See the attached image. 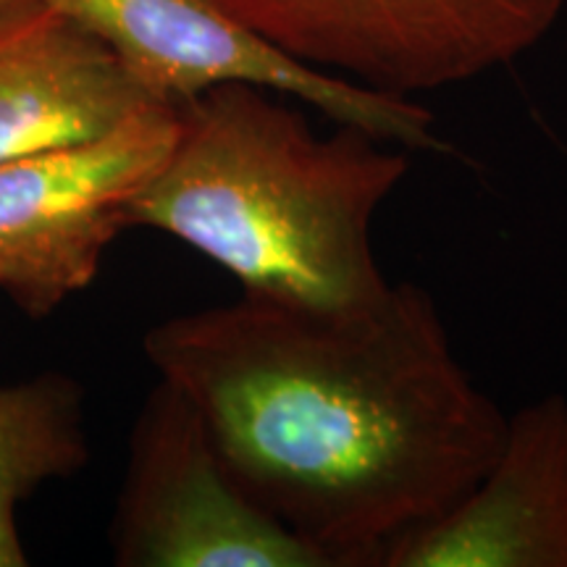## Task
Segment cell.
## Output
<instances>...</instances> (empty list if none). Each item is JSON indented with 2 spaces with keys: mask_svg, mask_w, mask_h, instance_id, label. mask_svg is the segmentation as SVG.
<instances>
[{
  "mask_svg": "<svg viewBox=\"0 0 567 567\" xmlns=\"http://www.w3.org/2000/svg\"><path fill=\"white\" fill-rule=\"evenodd\" d=\"M142 344L239 492L329 567H381L396 538L476 488L507 434L413 281L334 310L243 295Z\"/></svg>",
  "mask_w": 567,
  "mask_h": 567,
  "instance_id": "cell-1",
  "label": "cell"
},
{
  "mask_svg": "<svg viewBox=\"0 0 567 567\" xmlns=\"http://www.w3.org/2000/svg\"><path fill=\"white\" fill-rule=\"evenodd\" d=\"M279 92L218 84L179 103V134L134 200L163 231L229 271L243 295L350 308L389 287L375 213L413 166L408 147L358 126L313 132Z\"/></svg>",
  "mask_w": 567,
  "mask_h": 567,
  "instance_id": "cell-2",
  "label": "cell"
},
{
  "mask_svg": "<svg viewBox=\"0 0 567 567\" xmlns=\"http://www.w3.org/2000/svg\"><path fill=\"white\" fill-rule=\"evenodd\" d=\"M279 51L389 95L473 82L555 30L567 0H213Z\"/></svg>",
  "mask_w": 567,
  "mask_h": 567,
  "instance_id": "cell-3",
  "label": "cell"
},
{
  "mask_svg": "<svg viewBox=\"0 0 567 567\" xmlns=\"http://www.w3.org/2000/svg\"><path fill=\"white\" fill-rule=\"evenodd\" d=\"M179 103L105 137L0 163V289L32 318L87 289L134 200L172 155Z\"/></svg>",
  "mask_w": 567,
  "mask_h": 567,
  "instance_id": "cell-4",
  "label": "cell"
},
{
  "mask_svg": "<svg viewBox=\"0 0 567 567\" xmlns=\"http://www.w3.org/2000/svg\"><path fill=\"white\" fill-rule=\"evenodd\" d=\"M97 34L166 103L193 101L218 84H255L295 97L334 124L358 126L410 153L450 155L436 118L400 97L326 74L260 38L213 0H51Z\"/></svg>",
  "mask_w": 567,
  "mask_h": 567,
  "instance_id": "cell-5",
  "label": "cell"
},
{
  "mask_svg": "<svg viewBox=\"0 0 567 567\" xmlns=\"http://www.w3.org/2000/svg\"><path fill=\"white\" fill-rule=\"evenodd\" d=\"M111 549L118 567H329L239 492L197 408L163 379L132 425Z\"/></svg>",
  "mask_w": 567,
  "mask_h": 567,
  "instance_id": "cell-6",
  "label": "cell"
},
{
  "mask_svg": "<svg viewBox=\"0 0 567 567\" xmlns=\"http://www.w3.org/2000/svg\"><path fill=\"white\" fill-rule=\"evenodd\" d=\"M381 567H567V396L507 415L499 455L476 488L396 538Z\"/></svg>",
  "mask_w": 567,
  "mask_h": 567,
  "instance_id": "cell-7",
  "label": "cell"
},
{
  "mask_svg": "<svg viewBox=\"0 0 567 567\" xmlns=\"http://www.w3.org/2000/svg\"><path fill=\"white\" fill-rule=\"evenodd\" d=\"M166 103L51 0L0 11V163L80 145Z\"/></svg>",
  "mask_w": 567,
  "mask_h": 567,
  "instance_id": "cell-8",
  "label": "cell"
},
{
  "mask_svg": "<svg viewBox=\"0 0 567 567\" xmlns=\"http://www.w3.org/2000/svg\"><path fill=\"white\" fill-rule=\"evenodd\" d=\"M90 460L82 386L61 373L0 386V567H27L19 507Z\"/></svg>",
  "mask_w": 567,
  "mask_h": 567,
  "instance_id": "cell-9",
  "label": "cell"
},
{
  "mask_svg": "<svg viewBox=\"0 0 567 567\" xmlns=\"http://www.w3.org/2000/svg\"><path fill=\"white\" fill-rule=\"evenodd\" d=\"M13 3H19V0H0V11L9 9V6H13Z\"/></svg>",
  "mask_w": 567,
  "mask_h": 567,
  "instance_id": "cell-10",
  "label": "cell"
}]
</instances>
